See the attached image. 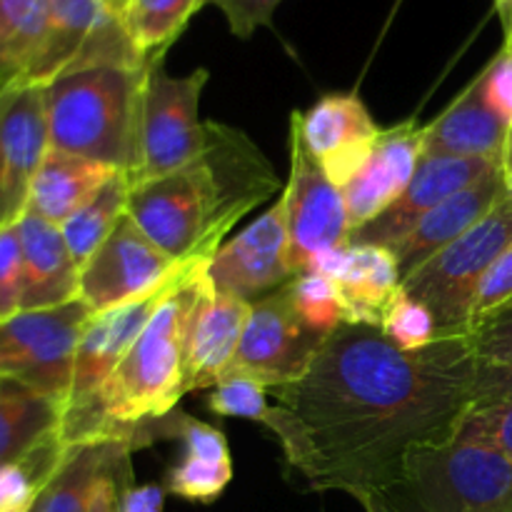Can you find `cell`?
I'll list each match as a JSON object with an SVG mask.
<instances>
[{"label": "cell", "mask_w": 512, "mask_h": 512, "mask_svg": "<svg viewBox=\"0 0 512 512\" xmlns=\"http://www.w3.org/2000/svg\"><path fill=\"white\" fill-rule=\"evenodd\" d=\"M475 368L468 335L400 350L380 328L345 323L303 378L270 390L268 430L305 490L390 500L415 450L458 435L473 408Z\"/></svg>", "instance_id": "1"}, {"label": "cell", "mask_w": 512, "mask_h": 512, "mask_svg": "<svg viewBox=\"0 0 512 512\" xmlns=\"http://www.w3.org/2000/svg\"><path fill=\"white\" fill-rule=\"evenodd\" d=\"M283 188L263 150L243 130L218 123L193 163L130 188L128 215L178 263L213 260L238 220Z\"/></svg>", "instance_id": "2"}, {"label": "cell", "mask_w": 512, "mask_h": 512, "mask_svg": "<svg viewBox=\"0 0 512 512\" xmlns=\"http://www.w3.org/2000/svg\"><path fill=\"white\" fill-rule=\"evenodd\" d=\"M205 273L195 275L168 295L150 323L125 353L95 395L88 413L73 425L60 443L65 448L88 443L145 445L148 425L160 423L175 410L185 390V338L193 310L203 293Z\"/></svg>", "instance_id": "3"}, {"label": "cell", "mask_w": 512, "mask_h": 512, "mask_svg": "<svg viewBox=\"0 0 512 512\" xmlns=\"http://www.w3.org/2000/svg\"><path fill=\"white\" fill-rule=\"evenodd\" d=\"M143 75L145 68H90L45 85L50 150L133 173Z\"/></svg>", "instance_id": "4"}, {"label": "cell", "mask_w": 512, "mask_h": 512, "mask_svg": "<svg viewBox=\"0 0 512 512\" xmlns=\"http://www.w3.org/2000/svg\"><path fill=\"white\" fill-rule=\"evenodd\" d=\"M208 75V70L198 68L173 78L165 70V53L148 60L140 93L138 163L128 175L130 188L185 168L213 143L218 123L198 115Z\"/></svg>", "instance_id": "5"}, {"label": "cell", "mask_w": 512, "mask_h": 512, "mask_svg": "<svg viewBox=\"0 0 512 512\" xmlns=\"http://www.w3.org/2000/svg\"><path fill=\"white\" fill-rule=\"evenodd\" d=\"M395 493L408 495L415 512H512V460L455 435L415 450Z\"/></svg>", "instance_id": "6"}, {"label": "cell", "mask_w": 512, "mask_h": 512, "mask_svg": "<svg viewBox=\"0 0 512 512\" xmlns=\"http://www.w3.org/2000/svg\"><path fill=\"white\" fill-rule=\"evenodd\" d=\"M510 243L512 195L508 193L468 233L405 278L403 290L433 313L440 335H468L475 293Z\"/></svg>", "instance_id": "7"}, {"label": "cell", "mask_w": 512, "mask_h": 512, "mask_svg": "<svg viewBox=\"0 0 512 512\" xmlns=\"http://www.w3.org/2000/svg\"><path fill=\"white\" fill-rule=\"evenodd\" d=\"M118 10L108 0H48L43 43L23 80L48 85L90 68H145Z\"/></svg>", "instance_id": "8"}, {"label": "cell", "mask_w": 512, "mask_h": 512, "mask_svg": "<svg viewBox=\"0 0 512 512\" xmlns=\"http://www.w3.org/2000/svg\"><path fill=\"white\" fill-rule=\"evenodd\" d=\"M93 310L83 300L50 310H23L0 323V378L15 380L63 408L75 350Z\"/></svg>", "instance_id": "9"}, {"label": "cell", "mask_w": 512, "mask_h": 512, "mask_svg": "<svg viewBox=\"0 0 512 512\" xmlns=\"http://www.w3.org/2000/svg\"><path fill=\"white\" fill-rule=\"evenodd\" d=\"M208 265L210 260H173L125 213L108 240L80 270V300L98 315L193 278Z\"/></svg>", "instance_id": "10"}, {"label": "cell", "mask_w": 512, "mask_h": 512, "mask_svg": "<svg viewBox=\"0 0 512 512\" xmlns=\"http://www.w3.org/2000/svg\"><path fill=\"white\" fill-rule=\"evenodd\" d=\"M325 338L298 318L288 285H283L250 303L240 348L225 378H248L268 390L283 388L308 373Z\"/></svg>", "instance_id": "11"}, {"label": "cell", "mask_w": 512, "mask_h": 512, "mask_svg": "<svg viewBox=\"0 0 512 512\" xmlns=\"http://www.w3.org/2000/svg\"><path fill=\"white\" fill-rule=\"evenodd\" d=\"M288 220V263L295 275L328 250L350 243V220L343 190L330 183L318 160L305 148L298 125L290 118V175L280 193Z\"/></svg>", "instance_id": "12"}, {"label": "cell", "mask_w": 512, "mask_h": 512, "mask_svg": "<svg viewBox=\"0 0 512 512\" xmlns=\"http://www.w3.org/2000/svg\"><path fill=\"white\" fill-rule=\"evenodd\" d=\"M50 150L45 85L15 80L0 88V228L28 210L30 188Z\"/></svg>", "instance_id": "13"}, {"label": "cell", "mask_w": 512, "mask_h": 512, "mask_svg": "<svg viewBox=\"0 0 512 512\" xmlns=\"http://www.w3.org/2000/svg\"><path fill=\"white\" fill-rule=\"evenodd\" d=\"M203 270H200V273H203ZM188 280H180V283L155 290V293L133 300V303L118 305V308L93 315V320H90L88 328H85L83 338H80L78 350H75L73 380H70L68 398H65L63 408H60L58 438L68 433V430L88 413L98 390L103 388V383L110 378V373L118 368V363L125 358V353L133 348V343L138 340V335L143 333L145 325L150 323V318H153L155 310L160 308V303H163L173 290H178L180 285L188 283Z\"/></svg>", "instance_id": "14"}, {"label": "cell", "mask_w": 512, "mask_h": 512, "mask_svg": "<svg viewBox=\"0 0 512 512\" xmlns=\"http://www.w3.org/2000/svg\"><path fill=\"white\" fill-rule=\"evenodd\" d=\"M208 278L218 293L255 303L295 278L288 263V220L283 198L258 220L223 243L208 265Z\"/></svg>", "instance_id": "15"}, {"label": "cell", "mask_w": 512, "mask_h": 512, "mask_svg": "<svg viewBox=\"0 0 512 512\" xmlns=\"http://www.w3.org/2000/svg\"><path fill=\"white\" fill-rule=\"evenodd\" d=\"M290 118L298 125L305 148L340 190L368 163L383 130L355 93L323 95L308 113L295 110Z\"/></svg>", "instance_id": "16"}, {"label": "cell", "mask_w": 512, "mask_h": 512, "mask_svg": "<svg viewBox=\"0 0 512 512\" xmlns=\"http://www.w3.org/2000/svg\"><path fill=\"white\" fill-rule=\"evenodd\" d=\"M495 168H503V165L480 158H420L418 170L405 193L378 218L353 230L350 243L383 245L390 250L423 220V215L438 208L450 195L478 183Z\"/></svg>", "instance_id": "17"}, {"label": "cell", "mask_w": 512, "mask_h": 512, "mask_svg": "<svg viewBox=\"0 0 512 512\" xmlns=\"http://www.w3.org/2000/svg\"><path fill=\"white\" fill-rule=\"evenodd\" d=\"M423 158V125L415 118L380 130L360 173L343 188L350 233L390 208L413 180Z\"/></svg>", "instance_id": "18"}, {"label": "cell", "mask_w": 512, "mask_h": 512, "mask_svg": "<svg viewBox=\"0 0 512 512\" xmlns=\"http://www.w3.org/2000/svg\"><path fill=\"white\" fill-rule=\"evenodd\" d=\"M308 273L333 280L343 298L348 325L380 328L403 288L398 260L383 245L348 243L320 255Z\"/></svg>", "instance_id": "19"}, {"label": "cell", "mask_w": 512, "mask_h": 512, "mask_svg": "<svg viewBox=\"0 0 512 512\" xmlns=\"http://www.w3.org/2000/svg\"><path fill=\"white\" fill-rule=\"evenodd\" d=\"M250 303L218 293L205 273L203 293L193 310L185 338V390L215 388L233 365L240 348Z\"/></svg>", "instance_id": "20"}, {"label": "cell", "mask_w": 512, "mask_h": 512, "mask_svg": "<svg viewBox=\"0 0 512 512\" xmlns=\"http://www.w3.org/2000/svg\"><path fill=\"white\" fill-rule=\"evenodd\" d=\"M510 193L508 178L503 168H495L478 183L468 185L460 193L450 195L448 200L423 215L418 225L410 230L405 238L390 248V253L398 260L400 278H410L423 263H428L435 253L448 248L453 240L468 233L475 223L485 218L505 195Z\"/></svg>", "instance_id": "21"}, {"label": "cell", "mask_w": 512, "mask_h": 512, "mask_svg": "<svg viewBox=\"0 0 512 512\" xmlns=\"http://www.w3.org/2000/svg\"><path fill=\"white\" fill-rule=\"evenodd\" d=\"M23 250V310H50L80 298V268L63 230L33 210L18 220ZM20 310V313H23Z\"/></svg>", "instance_id": "22"}, {"label": "cell", "mask_w": 512, "mask_h": 512, "mask_svg": "<svg viewBox=\"0 0 512 512\" xmlns=\"http://www.w3.org/2000/svg\"><path fill=\"white\" fill-rule=\"evenodd\" d=\"M168 433L183 440V455L165 475V493L188 503L210 505L233 480V458L223 430L190 415H165Z\"/></svg>", "instance_id": "23"}, {"label": "cell", "mask_w": 512, "mask_h": 512, "mask_svg": "<svg viewBox=\"0 0 512 512\" xmlns=\"http://www.w3.org/2000/svg\"><path fill=\"white\" fill-rule=\"evenodd\" d=\"M508 125L488 108L478 78L423 125V158H480L503 165Z\"/></svg>", "instance_id": "24"}, {"label": "cell", "mask_w": 512, "mask_h": 512, "mask_svg": "<svg viewBox=\"0 0 512 512\" xmlns=\"http://www.w3.org/2000/svg\"><path fill=\"white\" fill-rule=\"evenodd\" d=\"M115 168L95 163L88 158L48 150L43 165L30 188L28 210L38 213L53 225H63L70 215L78 213L113 175Z\"/></svg>", "instance_id": "25"}, {"label": "cell", "mask_w": 512, "mask_h": 512, "mask_svg": "<svg viewBox=\"0 0 512 512\" xmlns=\"http://www.w3.org/2000/svg\"><path fill=\"white\" fill-rule=\"evenodd\" d=\"M60 408L35 390L0 378V465L13 463L58 433Z\"/></svg>", "instance_id": "26"}, {"label": "cell", "mask_w": 512, "mask_h": 512, "mask_svg": "<svg viewBox=\"0 0 512 512\" xmlns=\"http://www.w3.org/2000/svg\"><path fill=\"white\" fill-rule=\"evenodd\" d=\"M128 198H130V178L125 170H118L83 208L75 215H70L60 230L68 243L70 255L83 270V265L93 258L95 250L108 240L115 225L125 218L128 213Z\"/></svg>", "instance_id": "27"}, {"label": "cell", "mask_w": 512, "mask_h": 512, "mask_svg": "<svg viewBox=\"0 0 512 512\" xmlns=\"http://www.w3.org/2000/svg\"><path fill=\"white\" fill-rule=\"evenodd\" d=\"M48 0H0V85L28 75L43 43Z\"/></svg>", "instance_id": "28"}, {"label": "cell", "mask_w": 512, "mask_h": 512, "mask_svg": "<svg viewBox=\"0 0 512 512\" xmlns=\"http://www.w3.org/2000/svg\"><path fill=\"white\" fill-rule=\"evenodd\" d=\"M210 0H120L118 15L135 48L153 58L168 53L185 25Z\"/></svg>", "instance_id": "29"}, {"label": "cell", "mask_w": 512, "mask_h": 512, "mask_svg": "<svg viewBox=\"0 0 512 512\" xmlns=\"http://www.w3.org/2000/svg\"><path fill=\"white\" fill-rule=\"evenodd\" d=\"M110 443L75 445L65 453L38 498V512H88L93 485L108 458Z\"/></svg>", "instance_id": "30"}, {"label": "cell", "mask_w": 512, "mask_h": 512, "mask_svg": "<svg viewBox=\"0 0 512 512\" xmlns=\"http://www.w3.org/2000/svg\"><path fill=\"white\" fill-rule=\"evenodd\" d=\"M288 293L298 318L315 333L330 335L348 323L343 298L333 280L315 273L295 275L288 283Z\"/></svg>", "instance_id": "31"}, {"label": "cell", "mask_w": 512, "mask_h": 512, "mask_svg": "<svg viewBox=\"0 0 512 512\" xmlns=\"http://www.w3.org/2000/svg\"><path fill=\"white\" fill-rule=\"evenodd\" d=\"M380 330L400 350H423L440 338L433 313L423 303L410 298L403 288H400L398 298L390 303Z\"/></svg>", "instance_id": "32"}, {"label": "cell", "mask_w": 512, "mask_h": 512, "mask_svg": "<svg viewBox=\"0 0 512 512\" xmlns=\"http://www.w3.org/2000/svg\"><path fill=\"white\" fill-rule=\"evenodd\" d=\"M270 390L265 385L248 378H225L210 390L205 398L210 413L223 415V418H243L260 423L265 430L273 415V403L268 400Z\"/></svg>", "instance_id": "33"}, {"label": "cell", "mask_w": 512, "mask_h": 512, "mask_svg": "<svg viewBox=\"0 0 512 512\" xmlns=\"http://www.w3.org/2000/svg\"><path fill=\"white\" fill-rule=\"evenodd\" d=\"M458 435L488 445L512 460V398L473 405L465 413Z\"/></svg>", "instance_id": "34"}, {"label": "cell", "mask_w": 512, "mask_h": 512, "mask_svg": "<svg viewBox=\"0 0 512 512\" xmlns=\"http://www.w3.org/2000/svg\"><path fill=\"white\" fill-rule=\"evenodd\" d=\"M23 310V250L18 223L0 228V323Z\"/></svg>", "instance_id": "35"}, {"label": "cell", "mask_w": 512, "mask_h": 512, "mask_svg": "<svg viewBox=\"0 0 512 512\" xmlns=\"http://www.w3.org/2000/svg\"><path fill=\"white\" fill-rule=\"evenodd\" d=\"M130 453H133V448L128 443H110L108 458H105L103 470L93 485L88 512H118L120 490L133 485L130 483V478H133Z\"/></svg>", "instance_id": "36"}, {"label": "cell", "mask_w": 512, "mask_h": 512, "mask_svg": "<svg viewBox=\"0 0 512 512\" xmlns=\"http://www.w3.org/2000/svg\"><path fill=\"white\" fill-rule=\"evenodd\" d=\"M510 300H512V243L503 250V253H500V258L490 265L483 283H480L478 293H475L473 313H470V328H473L475 323H480L483 318H488V315L495 313L498 308H503V305L510 303Z\"/></svg>", "instance_id": "37"}, {"label": "cell", "mask_w": 512, "mask_h": 512, "mask_svg": "<svg viewBox=\"0 0 512 512\" xmlns=\"http://www.w3.org/2000/svg\"><path fill=\"white\" fill-rule=\"evenodd\" d=\"M480 93H483L488 108L503 120L505 125H512V53L500 50L483 73L478 75Z\"/></svg>", "instance_id": "38"}, {"label": "cell", "mask_w": 512, "mask_h": 512, "mask_svg": "<svg viewBox=\"0 0 512 512\" xmlns=\"http://www.w3.org/2000/svg\"><path fill=\"white\" fill-rule=\"evenodd\" d=\"M468 338L478 358H512V300L475 323Z\"/></svg>", "instance_id": "39"}, {"label": "cell", "mask_w": 512, "mask_h": 512, "mask_svg": "<svg viewBox=\"0 0 512 512\" xmlns=\"http://www.w3.org/2000/svg\"><path fill=\"white\" fill-rule=\"evenodd\" d=\"M228 20L235 38H250L258 28H270L273 15L283 0H210Z\"/></svg>", "instance_id": "40"}, {"label": "cell", "mask_w": 512, "mask_h": 512, "mask_svg": "<svg viewBox=\"0 0 512 512\" xmlns=\"http://www.w3.org/2000/svg\"><path fill=\"white\" fill-rule=\"evenodd\" d=\"M512 398V358H478L473 405Z\"/></svg>", "instance_id": "41"}, {"label": "cell", "mask_w": 512, "mask_h": 512, "mask_svg": "<svg viewBox=\"0 0 512 512\" xmlns=\"http://www.w3.org/2000/svg\"><path fill=\"white\" fill-rule=\"evenodd\" d=\"M165 485H128L120 490L118 512H163Z\"/></svg>", "instance_id": "42"}, {"label": "cell", "mask_w": 512, "mask_h": 512, "mask_svg": "<svg viewBox=\"0 0 512 512\" xmlns=\"http://www.w3.org/2000/svg\"><path fill=\"white\" fill-rule=\"evenodd\" d=\"M365 512H403L400 508H395L393 500L388 498H363L360 500Z\"/></svg>", "instance_id": "43"}, {"label": "cell", "mask_w": 512, "mask_h": 512, "mask_svg": "<svg viewBox=\"0 0 512 512\" xmlns=\"http://www.w3.org/2000/svg\"><path fill=\"white\" fill-rule=\"evenodd\" d=\"M500 15H503V25H505V43L503 48L512 53V8L508 10H500Z\"/></svg>", "instance_id": "44"}, {"label": "cell", "mask_w": 512, "mask_h": 512, "mask_svg": "<svg viewBox=\"0 0 512 512\" xmlns=\"http://www.w3.org/2000/svg\"><path fill=\"white\" fill-rule=\"evenodd\" d=\"M503 170H505V173H508V170H512V125H510V130H508V143H505Z\"/></svg>", "instance_id": "45"}, {"label": "cell", "mask_w": 512, "mask_h": 512, "mask_svg": "<svg viewBox=\"0 0 512 512\" xmlns=\"http://www.w3.org/2000/svg\"><path fill=\"white\" fill-rule=\"evenodd\" d=\"M495 8H498V13L500 10H508L512 8V0H495Z\"/></svg>", "instance_id": "46"}, {"label": "cell", "mask_w": 512, "mask_h": 512, "mask_svg": "<svg viewBox=\"0 0 512 512\" xmlns=\"http://www.w3.org/2000/svg\"><path fill=\"white\" fill-rule=\"evenodd\" d=\"M108 3H110V5H113V8H115V10H118V3H120V0H108Z\"/></svg>", "instance_id": "47"}, {"label": "cell", "mask_w": 512, "mask_h": 512, "mask_svg": "<svg viewBox=\"0 0 512 512\" xmlns=\"http://www.w3.org/2000/svg\"><path fill=\"white\" fill-rule=\"evenodd\" d=\"M30 512H38V500H35V505H33V508H30Z\"/></svg>", "instance_id": "48"}, {"label": "cell", "mask_w": 512, "mask_h": 512, "mask_svg": "<svg viewBox=\"0 0 512 512\" xmlns=\"http://www.w3.org/2000/svg\"><path fill=\"white\" fill-rule=\"evenodd\" d=\"M13 512H30V510H13Z\"/></svg>", "instance_id": "49"}, {"label": "cell", "mask_w": 512, "mask_h": 512, "mask_svg": "<svg viewBox=\"0 0 512 512\" xmlns=\"http://www.w3.org/2000/svg\"><path fill=\"white\" fill-rule=\"evenodd\" d=\"M0 88H3V85H0Z\"/></svg>", "instance_id": "50"}]
</instances>
